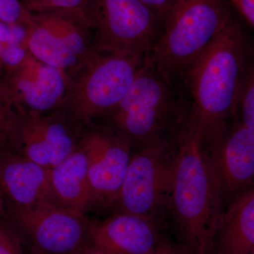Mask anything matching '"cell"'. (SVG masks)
<instances>
[{"instance_id": "obj_1", "label": "cell", "mask_w": 254, "mask_h": 254, "mask_svg": "<svg viewBox=\"0 0 254 254\" xmlns=\"http://www.w3.org/2000/svg\"><path fill=\"white\" fill-rule=\"evenodd\" d=\"M169 205L192 254H213L221 220L222 190L196 119L186 105L171 132Z\"/></svg>"}, {"instance_id": "obj_2", "label": "cell", "mask_w": 254, "mask_h": 254, "mask_svg": "<svg viewBox=\"0 0 254 254\" xmlns=\"http://www.w3.org/2000/svg\"><path fill=\"white\" fill-rule=\"evenodd\" d=\"M247 38L235 13L182 80L202 138L211 149L226 134L228 120L240 106L242 76L252 51Z\"/></svg>"}, {"instance_id": "obj_3", "label": "cell", "mask_w": 254, "mask_h": 254, "mask_svg": "<svg viewBox=\"0 0 254 254\" xmlns=\"http://www.w3.org/2000/svg\"><path fill=\"white\" fill-rule=\"evenodd\" d=\"M234 14L229 0H184L145 61L177 86Z\"/></svg>"}, {"instance_id": "obj_4", "label": "cell", "mask_w": 254, "mask_h": 254, "mask_svg": "<svg viewBox=\"0 0 254 254\" xmlns=\"http://www.w3.org/2000/svg\"><path fill=\"white\" fill-rule=\"evenodd\" d=\"M145 60L94 50L66 73V92L58 110L80 129L93 125L125 96Z\"/></svg>"}, {"instance_id": "obj_5", "label": "cell", "mask_w": 254, "mask_h": 254, "mask_svg": "<svg viewBox=\"0 0 254 254\" xmlns=\"http://www.w3.org/2000/svg\"><path fill=\"white\" fill-rule=\"evenodd\" d=\"M176 86L145 60L122 100L101 118L104 126L131 143L145 145L163 140L185 108Z\"/></svg>"}, {"instance_id": "obj_6", "label": "cell", "mask_w": 254, "mask_h": 254, "mask_svg": "<svg viewBox=\"0 0 254 254\" xmlns=\"http://www.w3.org/2000/svg\"><path fill=\"white\" fill-rule=\"evenodd\" d=\"M83 11L95 51L145 56L163 33V23L140 0H88Z\"/></svg>"}, {"instance_id": "obj_7", "label": "cell", "mask_w": 254, "mask_h": 254, "mask_svg": "<svg viewBox=\"0 0 254 254\" xmlns=\"http://www.w3.org/2000/svg\"><path fill=\"white\" fill-rule=\"evenodd\" d=\"M23 46L36 59L65 73L94 51L91 24L83 9L31 13Z\"/></svg>"}, {"instance_id": "obj_8", "label": "cell", "mask_w": 254, "mask_h": 254, "mask_svg": "<svg viewBox=\"0 0 254 254\" xmlns=\"http://www.w3.org/2000/svg\"><path fill=\"white\" fill-rule=\"evenodd\" d=\"M4 213L34 254H73L90 240L83 214L54 202L4 208Z\"/></svg>"}, {"instance_id": "obj_9", "label": "cell", "mask_w": 254, "mask_h": 254, "mask_svg": "<svg viewBox=\"0 0 254 254\" xmlns=\"http://www.w3.org/2000/svg\"><path fill=\"white\" fill-rule=\"evenodd\" d=\"M169 148L163 139L131 157L118 200L124 213L151 218L168 198L172 168Z\"/></svg>"}, {"instance_id": "obj_10", "label": "cell", "mask_w": 254, "mask_h": 254, "mask_svg": "<svg viewBox=\"0 0 254 254\" xmlns=\"http://www.w3.org/2000/svg\"><path fill=\"white\" fill-rule=\"evenodd\" d=\"M83 130L73 125L59 110L19 113L9 149L51 169L78 148Z\"/></svg>"}, {"instance_id": "obj_11", "label": "cell", "mask_w": 254, "mask_h": 254, "mask_svg": "<svg viewBox=\"0 0 254 254\" xmlns=\"http://www.w3.org/2000/svg\"><path fill=\"white\" fill-rule=\"evenodd\" d=\"M80 145L86 154L94 198L118 200L131 158L130 145L108 127L95 124L83 128Z\"/></svg>"}, {"instance_id": "obj_12", "label": "cell", "mask_w": 254, "mask_h": 254, "mask_svg": "<svg viewBox=\"0 0 254 254\" xmlns=\"http://www.w3.org/2000/svg\"><path fill=\"white\" fill-rule=\"evenodd\" d=\"M2 78L19 113L58 110L66 92L64 71L43 63L29 52L22 63L4 73Z\"/></svg>"}, {"instance_id": "obj_13", "label": "cell", "mask_w": 254, "mask_h": 254, "mask_svg": "<svg viewBox=\"0 0 254 254\" xmlns=\"http://www.w3.org/2000/svg\"><path fill=\"white\" fill-rule=\"evenodd\" d=\"M0 193L4 208H22L41 201L54 202L50 168L0 150Z\"/></svg>"}, {"instance_id": "obj_14", "label": "cell", "mask_w": 254, "mask_h": 254, "mask_svg": "<svg viewBox=\"0 0 254 254\" xmlns=\"http://www.w3.org/2000/svg\"><path fill=\"white\" fill-rule=\"evenodd\" d=\"M212 150V162L222 192L232 194L254 185V130L239 123Z\"/></svg>"}, {"instance_id": "obj_15", "label": "cell", "mask_w": 254, "mask_h": 254, "mask_svg": "<svg viewBox=\"0 0 254 254\" xmlns=\"http://www.w3.org/2000/svg\"><path fill=\"white\" fill-rule=\"evenodd\" d=\"M89 239L105 254H150L159 242L151 218L124 212L91 225Z\"/></svg>"}, {"instance_id": "obj_16", "label": "cell", "mask_w": 254, "mask_h": 254, "mask_svg": "<svg viewBox=\"0 0 254 254\" xmlns=\"http://www.w3.org/2000/svg\"><path fill=\"white\" fill-rule=\"evenodd\" d=\"M50 180L55 203L64 208L83 213L94 198L80 143L69 156L50 169Z\"/></svg>"}, {"instance_id": "obj_17", "label": "cell", "mask_w": 254, "mask_h": 254, "mask_svg": "<svg viewBox=\"0 0 254 254\" xmlns=\"http://www.w3.org/2000/svg\"><path fill=\"white\" fill-rule=\"evenodd\" d=\"M254 248V187L222 214L213 254H250Z\"/></svg>"}, {"instance_id": "obj_18", "label": "cell", "mask_w": 254, "mask_h": 254, "mask_svg": "<svg viewBox=\"0 0 254 254\" xmlns=\"http://www.w3.org/2000/svg\"><path fill=\"white\" fill-rule=\"evenodd\" d=\"M25 30L22 26L0 21V75L18 66L28 54L23 46Z\"/></svg>"}, {"instance_id": "obj_19", "label": "cell", "mask_w": 254, "mask_h": 254, "mask_svg": "<svg viewBox=\"0 0 254 254\" xmlns=\"http://www.w3.org/2000/svg\"><path fill=\"white\" fill-rule=\"evenodd\" d=\"M19 113L0 75V150L9 149Z\"/></svg>"}, {"instance_id": "obj_20", "label": "cell", "mask_w": 254, "mask_h": 254, "mask_svg": "<svg viewBox=\"0 0 254 254\" xmlns=\"http://www.w3.org/2000/svg\"><path fill=\"white\" fill-rule=\"evenodd\" d=\"M242 113V123L254 131V53L247 59L241 89L240 106Z\"/></svg>"}, {"instance_id": "obj_21", "label": "cell", "mask_w": 254, "mask_h": 254, "mask_svg": "<svg viewBox=\"0 0 254 254\" xmlns=\"http://www.w3.org/2000/svg\"><path fill=\"white\" fill-rule=\"evenodd\" d=\"M22 241L4 213L0 216V254H26Z\"/></svg>"}, {"instance_id": "obj_22", "label": "cell", "mask_w": 254, "mask_h": 254, "mask_svg": "<svg viewBox=\"0 0 254 254\" xmlns=\"http://www.w3.org/2000/svg\"><path fill=\"white\" fill-rule=\"evenodd\" d=\"M31 16V13L23 7L20 0H0V21L24 27Z\"/></svg>"}, {"instance_id": "obj_23", "label": "cell", "mask_w": 254, "mask_h": 254, "mask_svg": "<svg viewBox=\"0 0 254 254\" xmlns=\"http://www.w3.org/2000/svg\"><path fill=\"white\" fill-rule=\"evenodd\" d=\"M88 0H20L23 7L31 13L53 9H83Z\"/></svg>"}, {"instance_id": "obj_24", "label": "cell", "mask_w": 254, "mask_h": 254, "mask_svg": "<svg viewBox=\"0 0 254 254\" xmlns=\"http://www.w3.org/2000/svg\"><path fill=\"white\" fill-rule=\"evenodd\" d=\"M165 23L180 7L184 0H140Z\"/></svg>"}, {"instance_id": "obj_25", "label": "cell", "mask_w": 254, "mask_h": 254, "mask_svg": "<svg viewBox=\"0 0 254 254\" xmlns=\"http://www.w3.org/2000/svg\"><path fill=\"white\" fill-rule=\"evenodd\" d=\"M234 9L254 28V0H229Z\"/></svg>"}, {"instance_id": "obj_26", "label": "cell", "mask_w": 254, "mask_h": 254, "mask_svg": "<svg viewBox=\"0 0 254 254\" xmlns=\"http://www.w3.org/2000/svg\"><path fill=\"white\" fill-rule=\"evenodd\" d=\"M150 254H182L176 247L168 242L159 241L158 245Z\"/></svg>"}, {"instance_id": "obj_27", "label": "cell", "mask_w": 254, "mask_h": 254, "mask_svg": "<svg viewBox=\"0 0 254 254\" xmlns=\"http://www.w3.org/2000/svg\"><path fill=\"white\" fill-rule=\"evenodd\" d=\"M73 254H105L103 251L93 245L91 241L87 242L85 245L82 246L79 250L76 251Z\"/></svg>"}, {"instance_id": "obj_28", "label": "cell", "mask_w": 254, "mask_h": 254, "mask_svg": "<svg viewBox=\"0 0 254 254\" xmlns=\"http://www.w3.org/2000/svg\"><path fill=\"white\" fill-rule=\"evenodd\" d=\"M4 213V202L1 198V193H0V216Z\"/></svg>"}, {"instance_id": "obj_29", "label": "cell", "mask_w": 254, "mask_h": 254, "mask_svg": "<svg viewBox=\"0 0 254 254\" xmlns=\"http://www.w3.org/2000/svg\"><path fill=\"white\" fill-rule=\"evenodd\" d=\"M250 254H254V248L253 249V250L252 251V252H251Z\"/></svg>"}]
</instances>
